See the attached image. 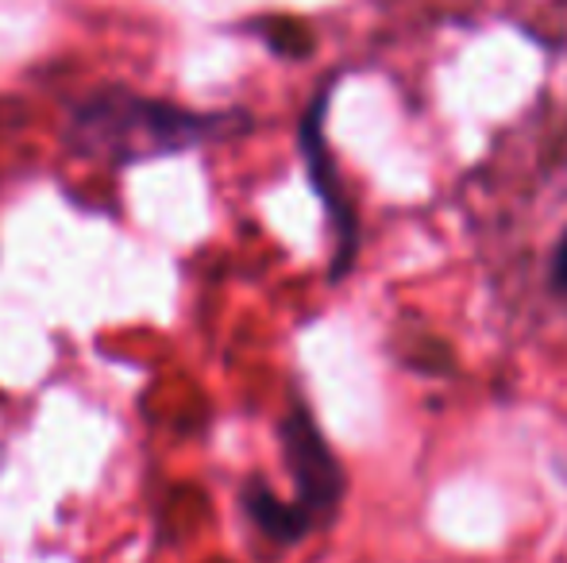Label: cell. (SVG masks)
<instances>
[{
    "label": "cell",
    "mask_w": 567,
    "mask_h": 563,
    "mask_svg": "<svg viewBox=\"0 0 567 563\" xmlns=\"http://www.w3.org/2000/svg\"><path fill=\"white\" fill-rule=\"evenodd\" d=\"M217 132V116H197L186 108L163 105V101H143L132 93H109V97L85 105L74 116V143L93 155L113 158H140L163 155Z\"/></svg>",
    "instance_id": "1"
},
{
    "label": "cell",
    "mask_w": 567,
    "mask_h": 563,
    "mask_svg": "<svg viewBox=\"0 0 567 563\" xmlns=\"http://www.w3.org/2000/svg\"><path fill=\"white\" fill-rule=\"evenodd\" d=\"M282 448L293 482H298V505L309 518L329 513L343 494V471L306 406H293L282 421Z\"/></svg>",
    "instance_id": "2"
},
{
    "label": "cell",
    "mask_w": 567,
    "mask_h": 563,
    "mask_svg": "<svg viewBox=\"0 0 567 563\" xmlns=\"http://www.w3.org/2000/svg\"><path fill=\"white\" fill-rule=\"evenodd\" d=\"M332 85H324V93L317 97V105L306 113L301 121V150H306V166H309V178H313V189L321 194L324 209L332 217V232H337V259H332V279H343V271L351 267L355 259V212H351L348 197L340 194V178H337V166H332L329 155V139H324V108H329L332 97Z\"/></svg>",
    "instance_id": "3"
},
{
    "label": "cell",
    "mask_w": 567,
    "mask_h": 563,
    "mask_svg": "<svg viewBox=\"0 0 567 563\" xmlns=\"http://www.w3.org/2000/svg\"><path fill=\"white\" fill-rule=\"evenodd\" d=\"M244 505H247V513H251L255 525H259L267 536H275V541H301L306 529H309V521H313L298 502L286 505L282 498L270 494L262 482H251V487H247Z\"/></svg>",
    "instance_id": "4"
},
{
    "label": "cell",
    "mask_w": 567,
    "mask_h": 563,
    "mask_svg": "<svg viewBox=\"0 0 567 563\" xmlns=\"http://www.w3.org/2000/svg\"><path fill=\"white\" fill-rule=\"evenodd\" d=\"M553 285L560 293H567V232H564L560 248H556V256H553Z\"/></svg>",
    "instance_id": "5"
}]
</instances>
